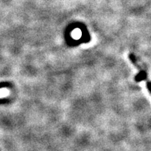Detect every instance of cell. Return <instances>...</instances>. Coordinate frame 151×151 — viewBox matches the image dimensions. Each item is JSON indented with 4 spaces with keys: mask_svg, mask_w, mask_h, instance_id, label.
I'll return each instance as SVG.
<instances>
[{
    "mask_svg": "<svg viewBox=\"0 0 151 151\" xmlns=\"http://www.w3.org/2000/svg\"><path fill=\"white\" fill-rule=\"evenodd\" d=\"M146 88L148 90L149 93H150V95H151V81H148V78H146ZM146 80H145V81H146Z\"/></svg>",
    "mask_w": 151,
    "mask_h": 151,
    "instance_id": "1",
    "label": "cell"
}]
</instances>
